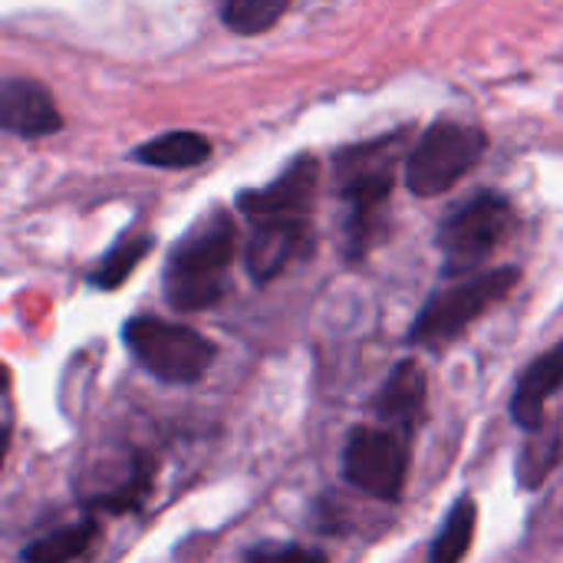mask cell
I'll return each instance as SVG.
<instances>
[{"label": "cell", "instance_id": "ac0fdd59", "mask_svg": "<svg viewBox=\"0 0 563 563\" xmlns=\"http://www.w3.org/2000/svg\"><path fill=\"white\" fill-rule=\"evenodd\" d=\"M247 561H323L320 551H310V548H297V544H261V548H251L244 551Z\"/></svg>", "mask_w": 563, "mask_h": 563}, {"label": "cell", "instance_id": "6da1fadb", "mask_svg": "<svg viewBox=\"0 0 563 563\" xmlns=\"http://www.w3.org/2000/svg\"><path fill=\"white\" fill-rule=\"evenodd\" d=\"M320 165L310 155H297L274 181L264 188H247L238 195V211L247 221L244 271L257 284H271L284 267L310 251L313 231L310 214L317 201Z\"/></svg>", "mask_w": 563, "mask_h": 563}, {"label": "cell", "instance_id": "7c38bea8", "mask_svg": "<svg viewBox=\"0 0 563 563\" xmlns=\"http://www.w3.org/2000/svg\"><path fill=\"white\" fill-rule=\"evenodd\" d=\"M132 162L145 168H165V172H181V168H198L211 158V142L201 132L191 129H175L162 132L148 142H142L132 155Z\"/></svg>", "mask_w": 563, "mask_h": 563}, {"label": "cell", "instance_id": "52a82bcc", "mask_svg": "<svg viewBox=\"0 0 563 563\" xmlns=\"http://www.w3.org/2000/svg\"><path fill=\"white\" fill-rule=\"evenodd\" d=\"M515 208L498 191H478L445 214L439 224V251L445 277L478 271L515 231Z\"/></svg>", "mask_w": 563, "mask_h": 563}, {"label": "cell", "instance_id": "5bb4252c", "mask_svg": "<svg viewBox=\"0 0 563 563\" xmlns=\"http://www.w3.org/2000/svg\"><path fill=\"white\" fill-rule=\"evenodd\" d=\"M99 538V525L92 518H82L76 525H66L46 538H36L33 544L23 548V561L33 563H63V561H79L89 554V548Z\"/></svg>", "mask_w": 563, "mask_h": 563}, {"label": "cell", "instance_id": "ba28073f", "mask_svg": "<svg viewBox=\"0 0 563 563\" xmlns=\"http://www.w3.org/2000/svg\"><path fill=\"white\" fill-rule=\"evenodd\" d=\"M412 465V432L396 426H356L343 445V478L376 501H399Z\"/></svg>", "mask_w": 563, "mask_h": 563}, {"label": "cell", "instance_id": "2e32d148", "mask_svg": "<svg viewBox=\"0 0 563 563\" xmlns=\"http://www.w3.org/2000/svg\"><path fill=\"white\" fill-rule=\"evenodd\" d=\"M475 525H478V508L472 498H459L445 518V525L439 528V534L432 538L429 548V561L432 563H455L462 561L472 548L475 538Z\"/></svg>", "mask_w": 563, "mask_h": 563}, {"label": "cell", "instance_id": "277c9868", "mask_svg": "<svg viewBox=\"0 0 563 563\" xmlns=\"http://www.w3.org/2000/svg\"><path fill=\"white\" fill-rule=\"evenodd\" d=\"M518 284H521L518 267L462 274V280H455L445 290H435L429 297V303L419 310V317L409 330V343L439 350V346L459 340L475 320H482L492 307H498Z\"/></svg>", "mask_w": 563, "mask_h": 563}, {"label": "cell", "instance_id": "30bf717a", "mask_svg": "<svg viewBox=\"0 0 563 563\" xmlns=\"http://www.w3.org/2000/svg\"><path fill=\"white\" fill-rule=\"evenodd\" d=\"M563 393V340L558 346H551L548 353H541L521 376L518 386L511 393V419L518 429L531 432L538 426L548 422L544 409L548 399Z\"/></svg>", "mask_w": 563, "mask_h": 563}, {"label": "cell", "instance_id": "8fae6325", "mask_svg": "<svg viewBox=\"0 0 563 563\" xmlns=\"http://www.w3.org/2000/svg\"><path fill=\"white\" fill-rule=\"evenodd\" d=\"M373 416L386 426L416 435L419 422L426 419V373L419 369L416 360H402L389 373L386 386L373 399Z\"/></svg>", "mask_w": 563, "mask_h": 563}, {"label": "cell", "instance_id": "e0dca14e", "mask_svg": "<svg viewBox=\"0 0 563 563\" xmlns=\"http://www.w3.org/2000/svg\"><path fill=\"white\" fill-rule=\"evenodd\" d=\"M287 10L290 0H224L221 23L238 36H261L274 30Z\"/></svg>", "mask_w": 563, "mask_h": 563}, {"label": "cell", "instance_id": "9c48e42d", "mask_svg": "<svg viewBox=\"0 0 563 563\" xmlns=\"http://www.w3.org/2000/svg\"><path fill=\"white\" fill-rule=\"evenodd\" d=\"M0 125L16 139H46L63 129V115L36 79L7 76L0 82Z\"/></svg>", "mask_w": 563, "mask_h": 563}, {"label": "cell", "instance_id": "3957f363", "mask_svg": "<svg viewBox=\"0 0 563 563\" xmlns=\"http://www.w3.org/2000/svg\"><path fill=\"white\" fill-rule=\"evenodd\" d=\"M402 155V135L350 145L336 152V188L346 201V257L363 261L386 228V205L396 181V162Z\"/></svg>", "mask_w": 563, "mask_h": 563}, {"label": "cell", "instance_id": "4fadbf2b", "mask_svg": "<svg viewBox=\"0 0 563 563\" xmlns=\"http://www.w3.org/2000/svg\"><path fill=\"white\" fill-rule=\"evenodd\" d=\"M561 455H563L561 426L544 422V426L531 429V432H528V439H525V445H521V452H518V462H515L518 485H521L525 492L541 488V485L551 478V472L558 468Z\"/></svg>", "mask_w": 563, "mask_h": 563}, {"label": "cell", "instance_id": "5b68a950", "mask_svg": "<svg viewBox=\"0 0 563 563\" xmlns=\"http://www.w3.org/2000/svg\"><path fill=\"white\" fill-rule=\"evenodd\" d=\"M122 343L129 356L139 363V369H145L152 379L165 386L198 383L218 356V346L205 333L148 313L125 320Z\"/></svg>", "mask_w": 563, "mask_h": 563}, {"label": "cell", "instance_id": "9a60e30c", "mask_svg": "<svg viewBox=\"0 0 563 563\" xmlns=\"http://www.w3.org/2000/svg\"><path fill=\"white\" fill-rule=\"evenodd\" d=\"M152 247H155V238L152 234H125L119 244H112L109 247V254L86 274V284L89 287H99V290H115V287H122L129 277H132V271L152 254Z\"/></svg>", "mask_w": 563, "mask_h": 563}, {"label": "cell", "instance_id": "8992f818", "mask_svg": "<svg viewBox=\"0 0 563 563\" xmlns=\"http://www.w3.org/2000/svg\"><path fill=\"white\" fill-rule=\"evenodd\" d=\"M488 152V135L472 122H432L406 158V188L419 198L452 191Z\"/></svg>", "mask_w": 563, "mask_h": 563}, {"label": "cell", "instance_id": "7a4b0ae2", "mask_svg": "<svg viewBox=\"0 0 563 563\" xmlns=\"http://www.w3.org/2000/svg\"><path fill=\"white\" fill-rule=\"evenodd\" d=\"M238 257V224L228 211L214 208L178 238L165 261L162 294L178 313H201L218 307L231 290V264Z\"/></svg>", "mask_w": 563, "mask_h": 563}]
</instances>
